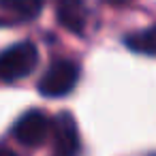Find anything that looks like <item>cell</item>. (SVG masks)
Segmentation results:
<instances>
[{
    "mask_svg": "<svg viewBox=\"0 0 156 156\" xmlns=\"http://www.w3.org/2000/svg\"><path fill=\"white\" fill-rule=\"evenodd\" d=\"M37 60H39V51L34 43L30 41L15 43L9 49H5L2 58H0V77L5 83L24 79L26 75L32 73V69L37 66Z\"/></svg>",
    "mask_w": 156,
    "mask_h": 156,
    "instance_id": "obj_1",
    "label": "cell"
},
{
    "mask_svg": "<svg viewBox=\"0 0 156 156\" xmlns=\"http://www.w3.org/2000/svg\"><path fill=\"white\" fill-rule=\"evenodd\" d=\"M77 79H79V66L73 60H56L39 79V92L49 98H60L75 88Z\"/></svg>",
    "mask_w": 156,
    "mask_h": 156,
    "instance_id": "obj_2",
    "label": "cell"
},
{
    "mask_svg": "<svg viewBox=\"0 0 156 156\" xmlns=\"http://www.w3.org/2000/svg\"><path fill=\"white\" fill-rule=\"evenodd\" d=\"M49 130H51V124H49L47 115L43 111H39V109H30L22 118H17V122L13 124L11 133H13L15 141H20L22 145L37 147L47 139Z\"/></svg>",
    "mask_w": 156,
    "mask_h": 156,
    "instance_id": "obj_3",
    "label": "cell"
},
{
    "mask_svg": "<svg viewBox=\"0 0 156 156\" xmlns=\"http://www.w3.org/2000/svg\"><path fill=\"white\" fill-rule=\"evenodd\" d=\"M51 135H54V145L62 156H75L81 147L79 141V130L71 113L62 111L51 120Z\"/></svg>",
    "mask_w": 156,
    "mask_h": 156,
    "instance_id": "obj_4",
    "label": "cell"
},
{
    "mask_svg": "<svg viewBox=\"0 0 156 156\" xmlns=\"http://www.w3.org/2000/svg\"><path fill=\"white\" fill-rule=\"evenodd\" d=\"M43 9V0H0L2 26H15L34 20Z\"/></svg>",
    "mask_w": 156,
    "mask_h": 156,
    "instance_id": "obj_5",
    "label": "cell"
},
{
    "mask_svg": "<svg viewBox=\"0 0 156 156\" xmlns=\"http://www.w3.org/2000/svg\"><path fill=\"white\" fill-rule=\"evenodd\" d=\"M56 5V15H58V22L75 32V34H81L83 28H86V5L83 0H54Z\"/></svg>",
    "mask_w": 156,
    "mask_h": 156,
    "instance_id": "obj_6",
    "label": "cell"
},
{
    "mask_svg": "<svg viewBox=\"0 0 156 156\" xmlns=\"http://www.w3.org/2000/svg\"><path fill=\"white\" fill-rule=\"evenodd\" d=\"M124 45L135 51V54H143V56H156V26L130 32L124 37Z\"/></svg>",
    "mask_w": 156,
    "mask_h": 156,
    "instance_id": "obj_7",
    "label": "cell"
},
{
    "mask_svg": "<svg viewBox=\"0 0 156 156\" xmlns=\"http://www.w3.org/2000/svg\"><path fill=\"white\" fill-rule=\"evenodd\" d=\"M0 156H17L15 152H11L9 147H2V152H0Z\"/></svg>",
    "mask_w": 156,
    "mask_h": 156,
    "instance_id": "obj_8",
    "label": "cell"
},
{
    "mask_svg": "<svg viewBox=\"0 0 156 156\" xmlns=\"http://www.w3.org/2000/svg\"><path fill=\"white\" fill-rule=\"evenodd\" d=\"M105 2H109V5H126L130 0H105Z\"/></svg>",
    "mask_w": 156,
    "mask_h": 156,
    "instance_id": "obj_9",
    "label": "cell"
}]
</instances>
